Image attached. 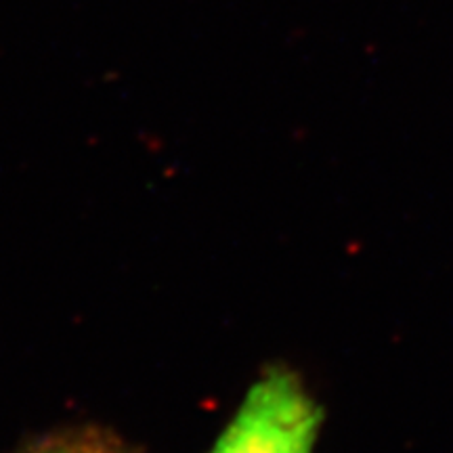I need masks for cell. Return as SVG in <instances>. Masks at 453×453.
Masks as SVG:
<instances>
[{
	"mask_svg": "<svg viewBox=\"0 0 453 453\" xmlns=\"http://www.w3.org/2000/svg\"><path fill=\"white\" fill-rule=\"evenodd\" d=\"M13 453H143L116 430L99 424H70L26 441Z\"/></svg>",
	"mask_w": 453,
	"mask_h": 453,
	"instance_id": "cell-2",
	"label": "cell"
},
{
	"mask_svg": "<svg viewBox=\"0 0 453 453\" xmlns=\"http://www.w3.org/2000/svg\"><path fill=\"white\" fill-rule=\"evenodd\" d=\"M321 410L296 372L271 367L248 388L208 453H313Z\"/></svg>",
	"mask_w": 453,
	"mask_h": 453,
	"instance_id": "cell-1",
	"label": "cell"
}]
</instances>
